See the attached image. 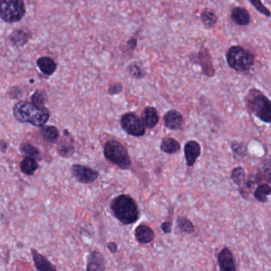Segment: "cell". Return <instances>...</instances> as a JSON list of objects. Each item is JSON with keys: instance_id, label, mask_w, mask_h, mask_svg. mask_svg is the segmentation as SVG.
Wrapping results in <instances>:
<instances>
[{"instance_id": "cell-3", "label": "cell", "mask_w": 271, "mask_h": 271, "mask_svg": "<svg viewBox=\"0 0 271 271\" xmlns=\"http://www.w3.org/2000/svg\"><path fill=\"white\" fill-rule=\"evenodd\" d=\"M246 105L252 114L262 122L269 124L271 121V104L269 99L260 91L250 90L246 97Z\"/></svg>"}, {"instance_id": "cell-25", "label": "cell", "mask_w": 271, "mask_h": 271, "mask_svg": "<svg viewBox=\"0 0 271 271\" xmlns=\"http://www.w3.org/2000/svg\"><path fill=\"white\" fill-rule=\"evenodd\" d=\"M128 72L131 77L136 79L142 78L146 74L145 70L142 69V66L140 65L137 64V63L130 65L128 67Z\"/></svg>"}, {"instance_id": "cell-29", "label": "cell", "mask_w": 271, "mask_h": 271, "mask_svg": "<svg viewBox=\"0 0 271 271\" xmlns=\"http://www.w3.org/2000/svg\"><path fill=\"white\" fill-rule=\"evenodd\" d=\"M251 4L255 7L257 11H259L262 15H266L267 17H270V12L267 8H265V6L260 2V1H251Z\"/></svg>"}, {"instance_id": "cell-31", "label": "cell", "mask_w": 271, "mask_h": 271, "mask_svg": "<svg viewBox=\"0 0 271 271\" xmlns=\"http://www.w3.org/2000/svg\"><path fill=\"white\" fill-rule=\"evenodd\" d=\"M172 225H173V224H172L171 222L166 221V222H164L163 224H162L161 228H162V230L164 232L168 234V233H170L172 231V227H173Z\"/></svg>"}, {"instance_id": "cell-2", "label": "cell", "mask_w": 271, "mask_h": 271, "mask_svg": "<svg viewBox=\"0 0 271 271\" xmlns=\"http://www.w3.org/2000/svg\"><path fill=\"white\" fill-rule=\"evenodd\" d=\"M13 113L19 122L29 123L38 127L46 124L49 118V111L44 106H37L26 101L18 102L14 108Z\"/></svg>"}, {"instance_id": "cell-12", "label": "cell", "mask_w": 271, "mask_h": 271, "mask_svg": "<svg viewBox=\"0 0 271 271\" xmlns=\"http://www.w3.org/2000/svg\"><path fill=\"white\" fill-rule=\"evenodd\" d=\"M164 123L166 128L169 130L176 131L182 128L183 124V116L176 110H169L166 113V115H164Z\"/></svg>"}, {"instance_id": "cell-13", "label": "cell", "mask_w": 271, "mask_h": 271, "mask_svg": "<svg viewBox=\"0 0 271 271\" xmlns=\"http://www.w3.org/2000/svg\"><path fill=\"white\" fill-rule=\"evenodd\" d=\"M135 238L138 243L142 244H147L152 242L155 238V232L153 229L146 224H140L135 228Z\"/></svg>"}, {"instance_id": "cell-22", "label": "cell", "mask_w": 271, "mask_h": 271, "mask_svg": "<svg viewBox=\"0 0 271 271\" xmlns=\"http://www.w3.org/2000/svg\"><path fill=\"white\" fill-rule=\"evenodd\" d=\"M176 224L178 228L182 232L187 234H193L195 231V227L193 223L189 219L184 217H179L176 219Z\"/></svg>"}, {"instance_id": "cell-9", "label": "cell", "mask_w": 271, "mask_h": 271, "mask_svg": "<svg viewBox=\"0 0 271 271\" xmlns=\"http://www.w3.org/2000/svg\"><path fill=\"white\" fill-rule=\"evenodd\" d=\"M220 271H237L235 257L229 248H224L218 255Z\"/></svg>"}, {"instance_id": "cell-6", "label": "cell", "mask_w": 271, "mask_h": 271, "mask_svg": "<svg viewBox=\"0 0 271 271\" xmlns=\"http://www.w3.org/2000/svg\"><path fill=\"white\" fill-rule=\"evenodd\" d=\"M26 14L25 4L20 0L0 1V18L7 22H18Z\"/></svg>"}, {"instance_id": "cell-23", "label": "cell", "mask_w": 271, "mask_h": 271, "mask_svg": "<svg viewBox=\"0 0 271 271\" xmlns=\"http://www.w3.org/2000/svg\"><path fill=\"white\" fill-rule=\"evenodd\" d=\"M42 134L43 138L47 142H56L59 135L58 131H57V129L55 127H53V126L43 127L42 129Z\"/></svg>"}, {"instance_id": "cell-33", "label": "cell", "mask_w": 271, "mask_h": 271, "mask_svg": "<svg viewBox=\"0 0 271 271\" xmlns=\"http://www.w3.org/2000/svg\"><path fill=\"white\" fill-rule=\"evenodd\" d=\"M128 46L130 49H134L136 47L137 40L135 39H130L129 42H128Z\"/></svg>"}, {"instance_id": "cell-30", "label": "cell", "mask_w": 271, "mask_h": 271, "mask_svg": "<svg viewBox=\"0 0 271 271\" xmlns=\"http://www.w3.org/2000/svg\"><path fill=\"white\" fill-rule=\"evenodd\" d=\"M123 90V86L121 83H116V84H112L109 87V94L111 95H115L118 93H121Z\"/></svg>"}, {"instance_id": "cell-11", "label": "cell", "mask_w": 271, "mask_h": 271, "mask_svg": "<svg viewBox=\"0 0 271 271\" xmlns=\"http://www.w3.org/2000/svg\"><path fill=\"white\" fill-rule=\"evenodd\" d=\"M87 271L105 270V259L102 253L99 251H93L87 257Z\"/></svg>"}, {"instance_id": "cell-17", "label": "cell", "mask_w": 271, "mask_h": 271, "mask_svg": "<svg viewBox=\"0 0 271 271\" xmlns=\"http://www.w3.org/2000/svg\"><path fill=\"white\" fill-rule=\"evenodd\" d=\"M161 150L164 153L169 154V155H173L180 150V144L178 141L176 140L173 138H162V142L160 145Z\"/></svg>"}, {"instance_id": "cell-26", "label": "cell", "mask_w": 271, "mask_h": 271, "mask_svg": "<svg viewBox=\"0 0 271 271\" xmlns=\"http://www.w3.org/2000/svg\"><path fill=\"white\" fill-rule=\"evenodd\" d=\"M21 150L25 155H28L29 158H32L34 159H41L39 151L35 146H31L29 144H24V145H22V147H21Z\"/></svg>"}, {"instance_id": "cell-24", "label": "cell", "mask_w": 271, "mask_h": 271, "mask_svg": "<svg viewBox=\"0 0 271 271\" xmlns=\"http://www.w3.org/2000/svg\"><path fill=\"white\" fill-rule=\"evenodd\" d=\"M231 178L236 186H242L244 182H246L244 169L242 167L235 168L231 172Z\"/></svg>"}, {"instance_id": "cell-21", "label": "cell", "mask_w": 271, "mask_h": 271, "mask_svg": "<svg viewBox=\"0 0 271 271\" xmlns=\"http://www.w3.org/2000/svg\"><path fill=\"white\" fill-rule=\"evenodd\" d=\"M200 19L204 26L207 28H213L215 26L217 22V17L213 11L210 10H204L201 15H200Z\"/></svg>"}, {"instance_id": "cell-15", "label": "cell", "mask_w": 271, "mask_h": 271, "mask_svg": "<svg viewBox=\"0 0 271 271\" xmlns=\"http://www.w3.org/2000/svg\"><path fill=\"white\" fill-rule=\"evenodd\" d=\"M31 254L33 256L35 267L37 268L38 271H57L53 264L49 262L46 257L39 253L36 250L32 248Z\"/></svg>"}, {"instance_id": "cell-8", "label": "cell", "mask_w": 271, "mask_h": 271, "mask_svg": "<svg viewBox=\"0 0 271 271\" xmlns=\"http://www.w3.org/2000/svg\"><path fill=\"white\" fill-rule=\"evenodd\" d=\"M73 176L83 184H90L98 178L99 173L95 169L82 165H74L72 167Z\"/></svg>"}, {"instance_id": "cell-28", "label": "cell", "mask_w": 271, "mask_h": 271, "mask_svg": "<svg viewBox=\"0 0 271 271\" xmlns=\"http://www.w3.org/2000/svg\"><path fill=\"white\" fill-rule=\"evenodd\" d=\"M231 148L235 154H236L238 156L244 157L247 155V147L244 146V144L233 142L231 143Z\"/></svg>"}, {"instance_id": "cell-14", "label": "cell", "mask_w": 271, "mask_h": 271, "mask_svg": "<svg viewBox=\"0 0 271 271\" xmlns=\"http://www.w3.org/2000/svg\"><path fill=\"white\" fill-rule=\"evenodd\" d=\"M142 121L145 128L153 129L159 124V113L154 107H147L142 112Z\"/></svg>"}, {"instance_id": "cell-32", "label": "cell", "mask_w": 271, "mask_h": 271, "mask_svg": "<svg viewBox=\"0 0 271 271\" xmlns=\"http://www.w3.org/2000/svg\"><path fill=\"white\" fill-rule=\"evenodd\" d=\"M108 249L109 250L111 253H115L118 251V245L115 243L110 242L108 244Z\"/></svg>"}, {"instance_id": "cell-19", "label": "cell", "mask_w": 271, "mask_h": 271, "mask_svg": "<svg viewBox=\"0 0 271 271\" xmlns=\"http://www.w3.org/2000/svg\"><path fill=\"white\" fill-rule=\"evenodd\" d=\"M38 168H39V165L36 160L29 157L24 159L20 163L21 171L26 175L34 174Z\"/></svg>"}, {"instance_id": "cell-18", "label": "cell", "mask_w": 271, "mask_h": 271, "mask_svg": "<svg viewBox=\"0 0 271 271\" xmlns=\"http://www.w3.org/2000/svg\"><path fill=\"white\" fill-rule=\"evenodd\" d=\"M37 64L42 73L46 75H52L56 69V65L54 61L48 56H42L37 61Z\"/></svg>"}, {"instance_id": "cell-10", "label": "cell", "mask_w": 271, "mask_h": 271, "mask_svg": "<svg viewBox=\"0 0 271 271\" xmlns=\"http://www.w3.org/2000/svg\"><path fill=\"white\" fill-rule=\"evenodd\" d=\"M185 156H186V164L189 167H191L197 162V159L201 153L200 145L196 141H189L186 142L184 147Z\"/></svg>"}, {"instance_id": "cell-4", "label": "cell", "mask_w": 271, "mask_h": 271, "mask_svg": "<svg viewBox=\"0 0 271 271\" xmlns=\"http://www.w3.org/2000/svg\"><path fill=\"white\" fill-rule=\"evenodd\" d=\"M226 57L228 66L239 73L249 71L255 63L253 53L239 46H231L227 52Z\"/></svg>"}, {"instance_id": "cell-20", "label": "cell", "mask_w": 271, "mask_h": 271, "mask_svg": "<svg viewBox=\"0 0 271 271\" xmlns=\"http://www.w3.org/2000/svg\"><path fill=\"white\" fill-rule=\"evenodd\" d=\"M270 187L269 185L261 184L257 187L255 191V197L259 202H267L268 197L270 194Z\"/></svg>"}, {"instance_id": "cell-16", "label": "cell", "mask_w": 271, "mask_h": 271, "mask_svg": "<svg viewBox=\"0 0 271 271\" xmlns=\"http://www.w3.org/2000/svg\"><path fill=\"white\" fill-rule=\"evenodd\" d=\"M231 20L238 26H248L251 22V15L248 10L241 7H236L231 11Z\"/></svg>"}, {"instance_id": "cell-5", "label": "cell", "mask_w": 271, "mask_h": 271, "mask_svg": "<svg viewBox=\"0 0 271 271\" xmlns=\"http://www.w3.org/2000/svg\"><path fill=\"white\" fill-rule=\"evenodd\" d=\"M104 154L106 159L122 169H130L131 160L125 146L116 140H110L104 145Z\"/></svg>"}, {"instance_id": "cell-1", "label": "cell", "mask_w": 271, "mask_h": 271, "mask_svg": "<svg viewBox=\"0 0 271 271\" xmlns=\"http://www.w3.org/2000/svg\"><path fill=\"white\" fill-rule=\"evenodd\" d=\"M110 207L113 215L123 224H135L139 217V210L136 202L128 195H119L111 201Z\"/></svg>"}, {"instance_id": "cell-27", "label": "cell", "mask_w": 271, "mask_h": 271, "mask_svg": "<svg viewBox=\"0 0 271 271\" xmlns=\"http://www.w3.org/2000/svg\"><path fill=\"white\" fill-rule=\"evenodd\" d=\"M46 93L42 91H37L32 97L33 104L37 106L43 107V104L46 102Z\"/></svg>"}, {"instance_id": "cell-7", "label": "cell", "mask_w": 271, "mask_h": 271, "mask_svg": "<svg viewBox=\"0 0 271 271\" xmlns=\"http://www.w3.org/2000/svg\"><path fill=\"white\" fill-rule=\"evenodd\" d=\"M121 126L126 133L134 137L143 136L146 133V128L139 117L135 113H127L121 118Z\"/></svg>"}]
</instances>
